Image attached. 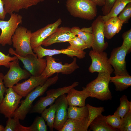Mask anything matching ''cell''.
<instances>
[{
    "label": "cell",
    "mask_w": 131,
    "mask_h": 131,
    "mask_svg": "<svg viewBox=\"0 0 131 131\" xmlns=\"http://www.w3.org/2000/svg\"><path fill=\"white\" fill-rule=\"evenodd\" d=\"M79 84L78 82H75L70 86L49 90L46 92V96L40 98L34 105L32 106L29 113L41 114L47 106L53 104L59 96L67 93L70 89L76 87Z\"/></svg>",
    "instance_id": "cell-5"
},
{
    "label": "cell",
    "mask_w": 131,
    "mask_h": 131,
    "mask_svg": "<svg viewBox=\"0 0 131 131\" xmlns=\"http://www.w3.org/2000/svg\"><path fill=\"white\" fill-rule=\"evenodd\" d=\"M93 131H117L119 129L114 128L106 122L105 116L102 114L95 118L91 123L89 127Z\"/></svg>",
    "instance_id": "cell-23"
},
{
    "label": "cell",
    "mask_w": 131,
    "mask_h": 131,
    "mask_svg": "<svg viewBox=\"0 0 131 131\" xmlns=\"http://www.w3.org/2000/svg\"><path fill=\"white\" fill-rule=\"evenodd\" d=\"M46 66L41 75L48 78L55 73L70 74L79 68L77 64V59L75 57L74 58L71 63H66L64 64H63L61 62H57L52 56H46Z\"/></svg>",
    "instance_id": "cell-8"
},
{
    "label": "cell",
    "mask_w": 131,
    "mask_h": 131,
    "mask_svg": "<svg viewBox=\"0 0 131 131\" xmlns=\"http://www.w3.org/2000/svg\"><path fill=\"white\" fill-rule=\"evenodd\" d=\"M68 118L81 121L87 117L89 114L88 108L86 106L81 107L69 106L67 109Z\"/></svg>",
    "instance_id": "cell-24"
},
{
    "label": "cell",
    "mask_w": 131,
    "mask_h": 131,
    "mask_svg": "<svg viewBox=\"0 0 131 131\" xmlns=\"http://www.w3.org/2000/svg\"><path fill=\"white\" fill-rule=\"evenodd\" d=\"M116 0H105L104 5L101 10L104 16L107 15L109 12Z\"/></svg>",
    "instance_id": "cell-39"
},
{
    "label": "cell",
    "mask_w": 131,
    "mask_h": 131,
    "mask_svg": "<svg viewBox=\"0 0 131 131\" xmlns=\"http://www.w3.org/2000/svg\"><path fill=\"white\" fill-rule=\"evenodd\" d=\"M105 117L106 122L110 126L114 128L119 130L122 120L119 116L114 114L112 115L105 116Z\"/></svg>",
    "instance_id": "cell-34"
},
{
    "label": "cell",
    "mask_w": 131,
    "mask_h": 131,
    "mask_svg": "<svg viewBox=\"0 0 131 131\" xmlns=\"http://www.w3.org/2000/svg\"><path fill=\"white\" fill-rule=\"evenodd\" d=\"M48 78L41 75L38 76L32 75L27 80L17 83L12 88L17 93L25 97L37 87L43 85Z\"/></svg>",
    "instance_id": "cell-17"
},
{
    "label": "cell",
    "mask_w": 131,
    "mask_h": 131,
    "mask_svg": "<svg viewBox=\"0 0 131 131\" xmlns=\"http://www.w3.org/2000/svg\"><path fill=\"white\" fill-rule=\"evenodd\" d=\"M119 14L118 19L123 21V24L128 23L131 17V2L128 4Z\"/></svg>",
    "instance_id": "cell-36"
},
{
    "label": "cell",
    "mask_w": 131,
    "mask_h": 131,
    "mask_svg": "<svg viewBox=\"0 0 131 131\" xmlns=\"http://www.w3.org/2000/svg\"><path fill=\"white\" fill-rule=\"evenodd\" d=\"M88 110L89 114L88 117V126H89L91 122L96 117L104 111V107H96L92 106L89 104L86 105Z\"/></svg>",
    "instance_id": "cell-31"
},
{
    "label": "cell",
    "mask_w": 131,
    "mask_h": 131,
    "mask_svg": "<svg viewBox=\"0 0 131 131\" xmlns=\"http://www.w3.org/2000/svg\"><path fill=\"white\" fill-rule=\"evenodd\" d=\"M97 6L89 0H67L66 4L72 16L88 20H92L96 16Z\"/></svg>",
    "instance_id": "cell-3"
},
{
    "label": "cell",
    "mask_w": 131,
    "mask_h": 131,
    "mask_svg": "<svg viewBox=\"0 0 131 131\" xmlns=\"http://www.w3.org/2000/svg\"><path fill=\"white\" fill-rule=\"evenodd\" d=\"M65 94L59 96L55 101L56 110L53 128L60 131L68 119V102Z\"/></svg>",
    "instance_id": "cell-14"
},
{
    "label": "cell",
    "mask_w": 131,
    "mask_h": 131,
    "mask_svg": "<svg viewBox=\"0 0 131 131\" xmlns=\"http://www.w3.org/2000/svg\"><path fill=\"white\" fill-rule=\"evenodd\" d=\"M7 14L4 9L3 3L2 0H0V20H4Z\"/></svg>",
    "instance_id": "cell-42"
},
{
    "label": "cell",
    "mask_w": 131,
    "mask_h": 131,
    "mask_svg": "<svg viewBox=\"0 0 131 131\" xmlns=\"http://www.w3.org/2000/svg\"><path fill=\"white\" fill-rule=\"evenodd\" d=\"M4 128L3 126L0 124V131H4Z\"/></svg>",
    "instance_id": "cell-44"
},
{
    "label": "cell",
    "mask_w": 131,
    "mask_h": 131,
    "mask_svg": "<svg viewBox=\"0 0 131 131\" xmlns=\"http://www.w3.org/2000/svg\"><path fill=\"white\" fill-rule=\"evenodd\" d=\"M123 42L122 46L125 48L130 52L131 50V29L124 33L122 35Z\"/></svg>",
    "instance_id": "cell-37"
},
{
    "label": "cell",
    "mask_w": 131,
    "mask_h": 131,
    "mask_svg": "<svg viewBox=\"0 0 131 131\" xmlns=\"http://www.w3.org/2000/svg\"><path fill=\"white\" fill-rule=\"evenodd\" d=\"M88 117L81 121L68 118L60 131H87Z\"/></svg>",
    "instance_id": "cell-21"
},
{
    "label": "cell",
    "mask_w": 131,
    "mask_h": 131,
    "mask_svg": "<svg viewBox=\"0 0 131 131\" xmlns=\"http://www.w3.org/2000/svg\"><path fill=\"white\" fill-rule=\"evenodd\" d=\"M8 65L9 70L3 77V83L6 87H12L20 81L31 76L29 72L20 67L18 58L9 62Z\"/></svg>",
    "instance_id": "cell-9"
},
{
    "label": "cell",
    "mask_w": 131,
    "mask_h": 131,
    "mask_svg": "<svg viewBox=\"0 0 131 131\" xmlns=\"http://www.w3.org/2000/svg\"><path fill=\"white\" fill-rule=\"evenodd\" d=\"M110 82L113 83L116 91H122L131 86V76L128 74L111 76Z\"/></svg>",
    "instance_id": "cell-25"
},
{
    "label": "cell",
    "mask_w": 131,
    "mask_h": 131,
    "mask_svg": "<svg viewBox=\"0 0 131 131\" xmlns=\"http://www.w3.org/2000/svg\"><path fill=\"white\" fill-rule=\"evenodd\" d=\"M30 131H47V127L42 116H37L32 124L29 127Z\"/></svg>",
    "instance_id": "cell-30"
},
{
    "label": "cell",
    "mask_w": 131,
    "mask_h": 131,
    "mask_svg": "<svg viewBox=\"0 0 131 131\" xmlns=\"http://www.w3.org/2000/svg\"><path fill=\"white\" fill-rule=\"evenodd\" d=\"M5 97L0 104V113L5 117H12L22 97L16 93L12 87L7 89Z\"/></svg>",
    "instance_id": "cell-12"
},
{
    "label": "cell",
    "mask_w": 131,
    "mask_h": 131,
    "mask_svg": "<svg viewBox=\"0 0 131 131\" xmlns=\"http://www.w3.org/2000/svg\"><path fill=\"white\" fill-rule=\"evenodd\" d=\"M89 55L91 60L89 68L90 73L106 72L111 74L114 72V69L109 62L107 54L105 52L99 53L92 50L90 51Z\"/></svg>",
    "instance_id": "cell-13"
},
{
    "label": "cell",
    "mask_w": 131,
    "mask_h": 131,
    "mask_svg": "<svg viewBox=\"0 0 131 131\" xmlns=\"http://www.w3.org/2000/svg\"><path fill=\"white\" fill-rule=\"evenodd\" d=\"M62 22L61 19L59 18L55 22L32 33L30 39L32 49L42 45L44 41L55 31Z\"/></svg>",
    "instance_id": "cell-16"
},
{
    "label": "cell",
    "mask_w": 131,
    "mask_h": 131,
    "mask_svg": "<svg viewBox=\"0 0 131 131\" xmlns=\"http://www.w3.org/2000/svg\"><path fill=\"white\" fill-rule=\"evenodd\" d=\"M128 50L124 47L114 48L111 53L108 61L114 68L113 72L115 75H123L129 74L126 67L125 58Z\"/></svg>",
    "instance_id": "cell-10"
},
{
    "label": "cell",
    "mask_w": 131,
    "mask_h": 131,
    "mask_svg": "<svg viewBox=\"0 0 131 131\" xmlns=\"http://www.w3.org/2000/svg\"><path fill=\"white\" fill-rule=\"evenodd\" d=\"M95 3L97 5L103 6L104 4L105 0H89Z\"/></svg>",
    "instance_id": "cell-43"
},
{
    "label": "cell",
    "mask_w": 131,
    "mask_h": 131,
    "mask_svg": "<svg viewBox=\"0 0 131 131\" xmlns=\"http://www.w3.org/2000/svg\"><path fill=\"white\" fill-rule=\"evenodd\" d=\"M120 106L114 114L122 119L124 116L131 110V102L129 101L127 96L123 95L120 98Z\"/></svg>",
    "instance_id": "cell-28"
},
{
    "label": "cell",
    "mask_w": 131,
    "mask_h": 131,
    "mask_svg": "<svg viewBox=\"0 0 131 131\" xmlns=\"http://www.w3.org/2000/svg\"><path fill=\"white\" fill-rule=\"evenodd\" d=\"M32 32L24 26L18 27L12 36L13 46L15 53L22 57L29 54H34L31 48L30 39Z\"/></svg>",
    "instance_id": "cell-4"
},
{
    "label": "cell",
    "mask_w": 131,
    "mask_h": 131,
    "mask_svg": "<svg viewBox=\"0 0 131 131\" xmlns=\"http://www.w3.org/2000/svg\"><path fill=\"white\" fill-rule=\"evenodd\" d=\"M58 79L57 74L53 77L48 78L43 85L37 86L30 92L25 99L20 101L21 104L15 112L13 117L23 120L29 112L34 100L38 97L43 95L48 88L55 84Z\"/></svg>",
    "instance_id": "cell-1"
},
{
    "label": "cell",
    "mask_w": 131,
    "mask_h": 131,
    "mask_svg": "<svg viewBox=\"0 0 131 131\" xmlns=\"http://www.w3.org/2000/svg\"><path fill=\"white\" fill-rule=\"evenodd\" d=\"M4 75L2 73H0V104L4 98V93L7 89L4 84L3 80Z\"/></svg>",
    "instance_id": "cell-41"
},
{
    "label": "cell",
    "mask_w": 131,
    "mask_h": 131,
    "mask_svg": "<svg viewBox=\"0 0 131 131\" xmlns=\"http://www.w3.org/2000/svg\"><path fill=\"white\" fill-rule=\"evenodd\" d=\"M131 0H116L109 13L106 16H102L103 20L106 21L111 18L117 16L121 11Z\"/></svg>",
    "instance_id": "cell-26"
},
{
    "label": "cell",
    "mask_w": 131,
    "mask_h": 131,
    "mask_svg": "<svg viewBox=\"0 0 131 131\" xmlns=\"http://www.w3.org/2000/svg\"><path fill=\"white\" fill-rule=\"evenodd\" d=\"M82 91L71 88L67 93L66 96L69 106H78L80 107L85 105V100L90 97V94L86 87H83Z\"/></svg>",
    "instance_id": "cell-20"
},
{
    "label": "cell",
    "mask_w": 131,
    "mask_h": 131,
    "mask_svg": "<svg viewBox=\"0 0 131 131\" xmlns=\"http://www.w3.org/2000/svg\"><path fill=\"white\" fill-rule=\"evenodd\" d=\"M56 110V105L54 103L50 105L48 108H45L41 113V116L47 122V125L50 130L53 131V124Z\"/></svg>",
    "instance_id": "cell-27"
},
{
    "label": "cell",
    "mask_w": 131,
    "mask_h": 131,
    "mask_svg": "<svg viewBox=\"0 0 131 131\" xmlns=\"http://www.w3.org/2000/svg\"><path fill=\"white\" fill-rule=\"evenodd\" d=\"M121 124L119 129L120 131H131V110L121 119Z\"/></svg>",
    "instance_id": "cell-35"
},
{
    "label": "cell",
    "mask_w": 131,
    "mask_h": 131,
    "mask_svg": "<svg viewBox=\"0 0 131 131\" xmlns=\"http://www.w3.org/2000/svg\"><path fill=\"white\" fill-rule=\"evenodd\" d=\"M71 48L81 51L87 48L84 42L77 35L72 38L68 42Z\"/></svg>",
    "instance_id": "cell-32"
},
{
    "label": "cell",
    "mask_w": 131,
    "mask_h": 131,
    "mask_svg": "<svg viewBox=\"0 0 131 131\" xmlns=\"http://www.w3.org/2000/svg\"><path fill=\"white\" fill-rule=\"evenodd\" d=\"M105 21L102 16L99 15L91 25L93 41L91 47L92 50L100 53L104 51L107 48L108 43L104 40V26Z\"/></svg>",
    "instance_id": "cell-11"
},
{
    "label": "cell",
    "mask_w": 131,
    "mask_h": 131,
    "mask_svg": "<svg viewBox=\"0 0 131 131\" xmlns=\"http://www.w3.org/2000/svg\"><path fill=\"white\" fill-rule=\"evenodd\" d=\"M7 21L0 20V44L3 46L6 45H11L12 37L19 25L22 23V17L17 13H13Z\"/></svg>",
    "instance_id": "cell-6"
},
{
    "label": "cell",
    "mask_w": 131,
    "mask_h": 131,
    "mask_svg": "<svg viewBox=\"0 0 131 131\" xmlns=\"http://www.w3.org/2000/svg\"><path fill=\"white\" fill-rule=\"evenodd\" d=\"M7 14L10 15L22 9H27L44 0H2Z\"/></svg>",
    "instance_id": "cell-19"
},
{
    "label": "cell",
    "mask_w": 131,
    "mask_h": 131,
    "mask_svg": "<svg viewBox=\"0 0 131 131\" xmlns=\"http://www.w3.org/2000/svg\"><path fill=\"white\" fill-rule=\"evenodd\" d=\"M33 49V52L35 53L38 58H42L45 56H52L55 55L63 54L72 58L75 56L79 59H82L85 57L86 54L84 51L72 49L70 46L66 49L57 50L45 49L41 45Z\"/></svg>",
    "instance_id": "cell-15"
},
{
    "label": "cell",
    "mask_w": 131,
    "mask_h": 131,
    "mask_svg": "<svg viewBox=\"0 0 131 131\" xmlns=\"http://www.w3.org/2000/svg\"><path fill=\"white\" fill-rule=\"evenodd\" d=\"M111 75L106 72L98 73L97 77L87 85L85 87L89 92L90 97L102 101L111 100L112 96L109 88Z\"/></svg>",
    "instance_id": "cell-2"
},
{
    "label": "cell",
    "mask_w": 131,
    "mask_h": 131,
    "mask_svg": "<svg viewBox=\"0 0 131 131\" xmlns=\"http://www.w3.org/2000/svg\"><path fill=\"white\" fill-rule=\"evenodd\" d=\"M9 55V54L6 55L0 51V66H4L8 68H9L8 64L9 62L17 58L15 55L11 57Z\"/></svg>",
    "instance_id": "cell-38"
},
{
    "label": "cell",
    "mask_w": 131,
    "mask_h": 131,
    "mask_svg": "<svg viewBox=\"0 0 131 131\" xmlns=\"http://www.w3.org/2000/svg\"><path fill=\"white\" fill-rule=\"evenodd\" d=\"M9 53L16 56L23 63L24 68L32 75L35 76L41 75L46 68V60L44 58H38L36 54H29L25 57L20 56L15 52L12 48L8 50Z\"/></svg>",
    "instance_id": "cell-7"
},
{
    "label": "cell",
    "mask_w": 131,
    "mask_h": 131,
    "mask_svg": "<svg viewBox=\"0 0 131 131\" xmlns=\"http://www.w3.org/2000/svg\"><path fill=\"white\" fill-rule=\"evenodd\" d=\"M19 120L16 118H8L4 131H30L29 127L20 124Z\"/></svg>",
    "instance_id": "cell-29"
},
{
    "label": "cell",
    "mask_w": 131,
    "mask_h": 131,
    "mask_svg": "<svg viewBox=\"0 0 131 131\" xmlns=\"http://www.w3.org/2000/svg\"><path fill=\"white\" fill-rule=\"evenodd\" d=\"M71 31L84 42L87 48L90 49L91 47L93 38L91 27L81 29L79 27L74 26L71 28Z\"/></svg>",
    "instance_id": "cell-22"
},
{
    "label": "cell",
    "mask_w": 131,
    "mask_h": 131,
    "mask_svg": "<svg viewBox=\"0 0 131 131\" xmlns=\"http://www.w3.org/2000/svg\"><path fill=\"white\" fill-rule=\"evenodd\" d=\"M71 28L63 27L57 28L44 41L42 45L47 47L56 43L68 42L76 36L75 33L71 32Z\"/></svg>",
    "instance_id": "cell-18"
},
{
    "label": "cell",
    "mask_w": 131,
    "mask_h": 131,
    "mask_svg": "<svg viewBox=\"0 0 131 131\" xmlns=\"http://www.w3.org/2000/svg\"><path fill=\"white\" fill-rule=\"evenodd\" d=\"M123 24V21L119 19L116 21L112 28L111 33L112 38L119 32L122 29Z\"/></svg>",
    "instance_id": "cell-40"
},
{
    "label": "cell",
    "mask_w": 131,
    "mask_h": 131,
    "mask_svg": "<svg viewBox=\"0 0 131 131\" xmlns=\"http://www.w3.org/2000/svg\"><path fill=\"white\" fill-rule=\"evenodd\" d=\"M118 19V16L112 17L105 21L104 26V37L108 39H111V33L113 25L116 21Z\"/></svg>",
    "instance_id": "cell-33"
}]
</instances>
